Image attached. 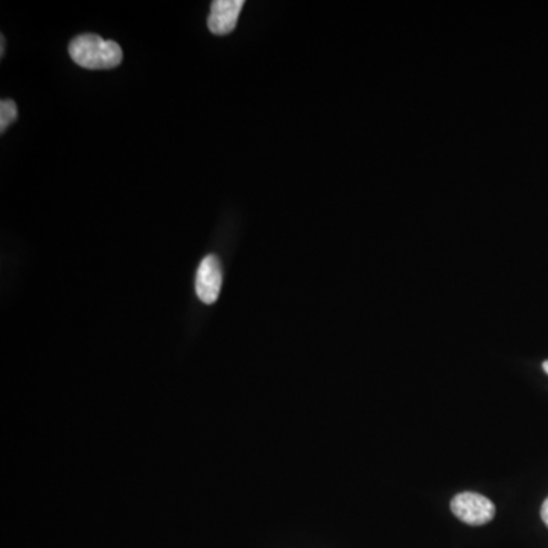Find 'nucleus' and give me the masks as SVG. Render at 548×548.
<instances>
[{
	"mask_svg": "<svg viewBox=\"0 0 548 548\" xmlns=\"http://www.w3.org/2000/svg\"><path fill=\"white\" fill-rule=\"evenodd\" d=\"M69 55L78 66L89 71H106L122 63L121 46L96 34H81L72 40Z\"/></svg>",
	"mask_w": 548,
	"mask_h": 548,
	"instance_id": "1",
	"label": "nucleus"
},
{
	"mask_svg": "<svg viewBox=\"0 0 548 548\" xmlns=\"http://www.w3.org/2000/svg\"><path fill=\"white\" fill-rule=\"evenodd\" d=\"M454 515L469 526H483L491 523L495 517V504L485 495L475 492H463L451 501Z\"/></svg>",
	"mask_w": 548,
	"mask_h": 548,
	"instance_id": "2",
	"label": "nucleus"
},
{
	"mask_svg": "<svg viewBox=\"0 0 548 548\" xmlns=\"http://www.w3.org/2000/svg\"><path fill=\"white\" fill-rule=\"evenodd\" d=\"M223 287V270L220 259L215 255H208L201 261L195 279V291L198 299L206 305L217 302Z\"/></svg>",
	"mask_w": 548,
	"mask_h": 548,
	"instance_id": "3",
	"label": "nucleus"
},
{
	"mask_svg": "<svg viewBox=\"0 0 548 548\" xmlns=\"http://www.w3.org/2000/svg\"><path fill=\"white\" fill-rule=\"evenodd\" d=\"M244 7V0H215L211 5V16L208 19L209 31L214 36H227L238 25L239 14Z\"/></svg>",
	"mask_w": 548,
	"mask_h": 548,
	"instance_id": "4",
	"label": "nucleus"
},
{
	"mask_svg": "<svg viewBox=\"0 0 548 548\" xmlns=\"http://www.w3.org/2000/svg\"><path fill=\"white\" fill-rule=\"evenodd\" d=\"M17 119L16 102L4 99L0 102V133H5L7 128Z\"/></svg>",
	"mask_w": 548,
	"mask_h": 548,
	"instance_id": "5",
	"label": "nucleus"
},
{
	"mask_svg": "<svg viewBox=\"0 0 548 548\" xmlns=\"http://www.w3.org/2000/svg\"><path fill=\"white\" fill-rule=\"evenodd\" d=\"M541 518H542V521H544L545 526L548 527V498L547 500L544 501V503H542Z\"/></svg>",
	"mask_w": 548,
	"mask_h": 548,
	"instance_id": "6",
	"label": "nucleus"
},
{
	"mask_svg": "<svg viewBox=\"0 0 548 548\" xmlns=\"http://www.w3.org/2000/svg\"><path fill=\"white\" fill-rule=\"evenodd\" d=\"M0 40H2V45H0V48H2V51H0V57L4 58V55H5V37L2 36L0 37Z\"/></svg>",
	"mask_w": 548,
	"mask_h": 548,
	"instance_id": "7",
	"label": "nucleus"
},
{
	"mask_svg": "<svg viewBox=\"0 0 548 548\" xmlns=\"http://www.w3.org/2000/svg\"><path fill=\"white\" fill-rule=\"evenodd\" d=\"M542 369H544V372L548 375V360L544 361V364H542Z\"/></svg>",
	"mask_w": 548,
	"mask_h": 548,
	"instance_id": "8",
	"label": "nucleus"
}]
</instances>
